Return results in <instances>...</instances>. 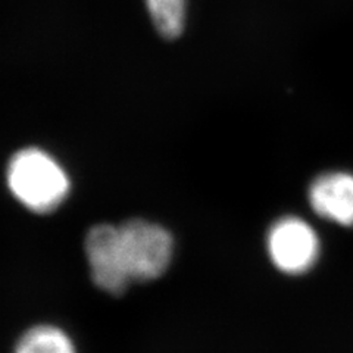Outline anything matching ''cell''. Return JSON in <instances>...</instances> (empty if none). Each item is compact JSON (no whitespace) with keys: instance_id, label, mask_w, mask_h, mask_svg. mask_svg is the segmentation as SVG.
<instances>
[{"instance_id":"1","label":"cell","mask_w":353,"mask_h":353,"mask_svg":"<svg viewBox=\"0 0 353 353\" xmlns=\"http://www.w3.org/2000/svg\"><path fill=\"white\" fill-rule=\"evenodd\" d=\"M8 184L18 201L37 214L53 212L70 192L61 165L39 149H24L10 159Z\"/></svg>"},{"instance_id":"2","label":"cell","mask_w":353,"mask_h":353,"mask_svg":"<svg viewBox=\"0 0 353 353\" xmlns=\"http://www.w3.org/2000/svg\"><path fill=\"white\" fill-rule=\"evenodd\" d=\"M119 246L131 281H150L167 271L174 241L163 227L132 219L118 227Z\"/></svg>"},{"instance_id":"3","label":"cell","mask_w":353,"mask_h":353,"mask_svg":"<svg viewBox=\"0 0 353 353\" xmlns=\"http://www.w3.org/2000/svg\"><path fill=\"white\" fill-rule=\"evenodd\" d=\"M267 248L275 267L293 275L311 270L319 256L315 230L296 216L283 218L271 227Z\"/></svg>"},{"instance_id":"4","label":"cell","mask_w":353,"mask_h":353,"mask_svg":"<svg viewBox=\"0 0 353 353\" xmlns=\"http://www.w3.org/2000/svg\"><path fill=\"white\" fill-rule=\"evenodd\" d=\"M85 255L96 285L110 294H121L131 283L119 246L118 227H93L85 237Z\"/></svg>"},{"instance_id":"5","label":"cell","mask_w":353,"mask_h":353,"mask_svg":"<svg viewBox=\"0 0 353 353\" xmlns=\"http://www.w3.org/2000/svg\"><path fill=\"white\" fill-rule=\"evenodd\" d=\"M314 211L340 225H353V175L346 172L324 174L309 189Z\"/></svg>"},{"instance_id":"6","label":"cell","mask_w":353,"mask_h":353,"mask_svg":"<svg viewBox=\"0 0 353 353\" xmlns=\"http://www.w3.org/2000/svg\"><path fill=\"white\" fill-rule=\"evenodd\" d=\"M15 353H77L70 336L58 327L37 325L22 336Z\"/></svg>"},{"instance_id":"7","label":"cell","mask_w":353,"mask_h":353,"mask_svg":"<svg viewBox=\"0 0 353 353\" xmlns=\"http://www.w3.org/2000/svg\"><path fill=\"white\" fill-rule=\"evenodd\" d=\"M158 32L165 39L181 36L185 22V0H146Z\"/></svg>"}]
</instances>
